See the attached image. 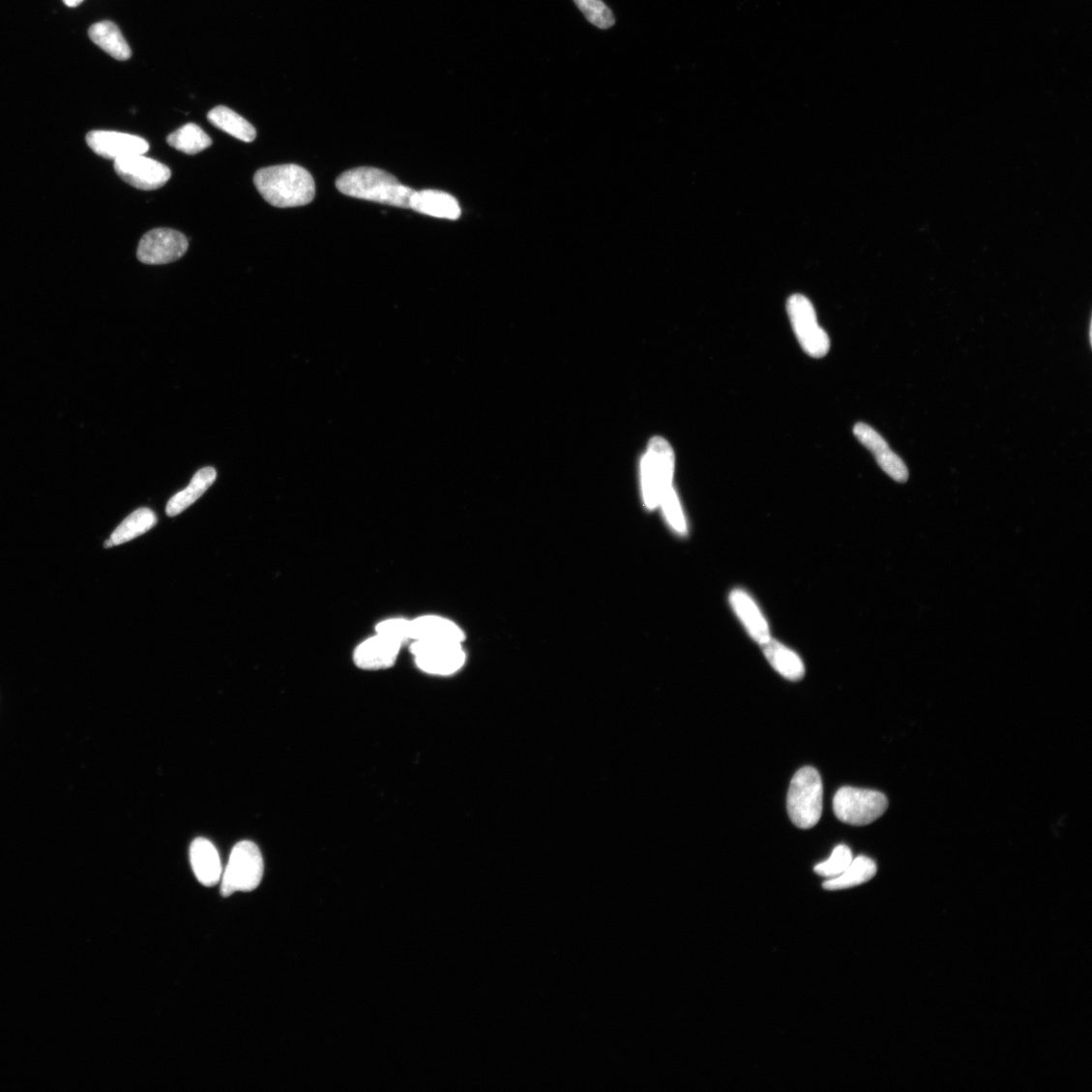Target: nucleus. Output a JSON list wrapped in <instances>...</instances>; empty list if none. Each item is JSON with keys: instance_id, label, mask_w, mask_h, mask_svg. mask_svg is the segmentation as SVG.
<instances>
[{"instance_id": "bb28decb", "label": "nucleus", "mask_w": 1092, "mask_h": 1092, "mask_svg": "<svg viewBox=\"0 0 1092 1092\" xmlns=\"http://www.w3.org/2000/svg\"><path fill=\"white\" fill-rule=\"evenodd\" d=\"M660 503L663 504L664 515L668 522H670L677 532L685 534L687 531L686 522L680 502L672 486L664 489Z\"/></svg>"}, {"instance_id": "9b49d317", "label": "nucleus", "mask_w": 1092, "mask_h": 1092, "mask_svg": "<svg viewBox=\"0 0 1092 1092\" xmlns=\"http://www.w3.org/2000/svg\"><path fill=\"white\" fill-rule=\"evenodd\" d=\"M86 142L102 158L114 162L149 151V143L145 139L119 132L93 131L88 133Z\"/></svg>"}, {"instance_id": "f257e3e1", "label": "nucleus", "mask_w": 1092, "mask_h": 1092, "mask_svg": "<svg viewBox=\"0 0 1092 1092\" xmlns=\"http://www.w3.org/2000/svg\"><path fill=\"white\" fill-rule=\"evenodd\" d=\"M253 183L270 205L296 208L309 205L316 194L313 176L296 164H284L258 170Z\"/></svg>"}, {"instance_id": "c85d7f7f", "label": "nucleus", "mask_w": 1092, "mask_h": 1092, "mask_svg": "<svg viewBox=\"0 0 1092 1092\" xmlns=\"http://www.w3.org/2000/svg\"><path fill=\"white\" fill-rule=\"evenodd\" d=\"M854 434L856 438L864 445V447L874 455L881 451L889 449L888 443L885 439L871 427L865 425V423H857L854 428Z\"/></svg>"}, {"instance_id": "5701e85b", "label": "nucleus", "mask_w": 1092, "mask_h": 1092, "mask_svg": "<svg viewBox=\"0 0 1092 1092\" xmlns=\"http://www.w3.org/2000/svg\"><path fill=\"white\" fill-rule=\"evenodd\" d=\"M167 143L178 151L194 155L211 147L213 141L202 128L190 123L170 133Z\"/></svg>"}, {"instance_id": "c756f323", "label": "nucleus", "mask_w": 1092, "mask_h": 1092, "mask_svg": "<svg viewBox=\"0 0 1092 1092\" xmlns=\"http://www.w3.org/2000/svg\"><path fill=\"white\" fill-rule=\"evenodd\" d=\"M64 4L70 8H76L80 6L84 0H63Z\"/></svg>"}, {"instance_id": "1a4fd4ad", "label": "nucleus", "mask_w": 1092, "mask_h": 1092, "mask_svg": "<svg viewBox=\"0 0 1092 1092\" xmlns=\"http://www.w3.org/2000/svg\"><path fill=\"white\" fill-rule=\"evenodd\" d=\"M189 250L187 237L176 230L160 228L146 233L138 247V259L149 265H160L181 259Z\"/></svg>"}, {"instance_id": "4468645a", "label": "nucleus", "mask_w": 1092, "mask_h": 1092, "mask_svg": "<svg viewBox=\"0 0 1092 1092\" xmlns=\"http://www.w3.org/2000/svg\"><path fill=\"white\" fill-rule=\"evenodd\" d=\"M190 856L193 873L199 883L211 887L221 881V864L212 841L205 838L195 839L191 845Z\"/></svg>"}, {"instance_id": "f8f14e48", "label": "nucleus", "mask_w": 1092, "mask_h": 1092, "mask_svg": "<svg viewBox=\"0 0 1092 1092\" xmlns=\"http://www.w3.org/2000/svg\"><path fill=\"white\" fill-rule=\"evenodd\" d=\"M400 649L402 645L375 634L356 646L353 662L365 671L387 670L396 664Z\"/></svg>"}, {"instance_id": "aec40b11", "label": "nucleus", "mask_w": 1092, "mask_h": 1092, "mask_svg": "<svg viewBox=\"0 0 1092 1092\" xmlns=\"http://www.w3.org/2000/svg\"><path fill=\"white\" fill-rule=\"evenodd\" d=\"M158 522L154 512L148 508H141L128 516L111 534L104 547L109 548L137 539L142 534L153 528Z\"/></svg>"}, {"instance_id": "6e6552de", "label": "nucleus", "mask_w": 1092, "mask_h": 1092, "mask_svg": "<svg viewBox=\"0 0 1092 1092\" xmlns=\"http://www.w3.org/2000/svg\"><path fill=\"white\" fill-rule=\"evenodd\" d=\"M410 651L419 670L434 676L454 675L466 660L460 643L412 641Z\"/></svg>"}, {"instance_id": "6ab92c4d", "label": "nucleus", "mask_w": 1092, "mask_h": 1092, "mask_svg": "<svg viewBox=\"0 0 1092 1092\" xmlns=\"http://www.w3.org/2000/svg\"><path fill=\"white\" fill-rule=\"evenodd\" d=\"M762 646L767 660L780 675L790 681H799L805 677L804 663L786 646L771 638Z\"/></svg>"}, {"instance_id": "4be33fe9", "label": "nucleus", "mask_w": 1092, "mask_h": 1092, "mask_svg": "<svg viewBox=\"0 0 1092 1092\" xmlns=\"http://www.w3.org/2000/svg\"><path fill=\"white\" fill-rule=\"evenodd\" d=\"M877 873L876 863L866 856L854 858L851 865L840 876L828 879L822 884L827 890H841L859 886L875 877Z\"/></svg>"}, {"instance_id": "a211bd4d", "label": "nucleus", "mask_w": 1092, "mask_h": 1092, "mask_svg": "<svg viewBox=\"0 0 1092 1092\" xmlns=\"http://www.w3.org/2000/svg\"><path fill=\"white\" fill-rule=\"evenodd\" d=\"M216 478L217 473L213 467H205V469L199 470L193 476L189 487L169 500L166 506L167 516L175 517L181 515L183 511L187 510L208 491L209 487H211L216 481Z\"/></svg>"}, {"instance_id": "2eb2a0df", "label": "nucleus", "mask_w": 1092, "mask_h": 1092, "mask_svg": "<svg viewBox=\"0 0 1092 1092\" xmlns=\"http://www.w3.org/2000/svg\"><path fill=\"white\" fill-rule=\"evenodd\" d=\"M410 209L439 219L457 220L461 216V209L455 196L433 190L415 192L410 199Z\"/></svg>"}, {"instance_id": "9d476101", "label": "nucleus", "mask_w": 1092, "mask_h": 1092, "mask_svg": "<svg viewBox=\"0 0 1092 1092\" xmlns=\"http://www.w3.org/2000/svg\"><path fill=\"white\" fill-rule=\"evenodd\" d=\"M115 170L122 180L142 191L159 190L170 180V169L162 162L133 155L115 162Z\"/></svg>"}, {"instance_id": "cd10ccee", "label": "nucleus", "mask_w": 1092, "mask_h": 1092, "mask_svg": "<svg viewBox=\"0 0 1092 1092\" xmlns=\"http://www.w3.org/2000/svg\"><path fill=\"white\" fill-rule=\"evenodd\" d=\"M881 470L899 483L908 480V470L902 459L890 449L874 455Z\"/></svg>"}, {"instance_id": "b1692460", "label": "nucleus", "mask_w": 1092, "mask_h": 1092, "mask_svg": "<svg viewBox=\"0 0 1092 1092\" xmlns=\"http://www.w3.org/2000/svg\"><path fill=\"white\" fill-rule=\"evenodd\" d=\"M853 859V853L849 846L839 844L827 861L819 863L814 867V872L828 879L836 878L848 869Z\"/></svg>"}, {"instance_id": "ddd939ff", "label": "nucleus", "mask_w": 1092, "mask_h": 1092, "mask_svg": "<svg viewBox=\"0 0 1092 1092\" xmlns=\"http://www.w3.org/2000/svg\"><path fill=\"white\" fill-rule=\"evenodd\" d=\"M412 641L462 643L463 631L456 622L438 615H422L411 620Z\"/></svg>"}, {"instance_id": "39448f33", "label": "nucleus", "mask_w": 1092, "mask_h": 1092, "mask_svg": "<svg viewBox=\"0 0 1092 1092\" xmlns=\"http://www.w3.org/2000/svg\"><path fill=\"white\" fill-rule=\"evenodd\" d=\"M674 465L675 455L670 443L654 437L641 465L643 497L650 509L660 503L664 489L672 486Z\"/></svg>"}, {"instance_id": "0eeeda50", "label": "nucleus", "mask_w": 1092, "mask_h": 1092, "mask_svg": "<svg viewBox=\"0 0 1092 1092\" xmlns=\"http://www.w3.org/2000/svg\"><path fill=\"white\" fill-rule=\"evenodd\" d=\"M787 313L801 348L813 359L826 356L831 340L817 322L812 303L805 296L793 295L787 301Z\"/></svg>"}, {"instance_id": "423d86ee", "label": "nucleus", "mask_w": 1092, "mask_h": 1092, "mask_svg": "<svg viewBox=\"0 0 1092 1092\" xmlns=\"http://www.w3.org/2000/svg\"><path fill=\"white\" fill-rule=\"evenodd\" d=\"M887 797L875 790L841 787L835 795L836 816L851 826H868L881 817L888 809Z\"/></svg>"}, {"instance_id": "393cba45", "label": "nucleus", "mask_w": 1092, "mask_h": 1092, "mask_svg": "<svg viewBox=\"0 0 1092 1092\" xmlns=\"http://www.w3.org/2000/svg\"><path fill=\"white\" fill-rule=\"evenodd\" d=\"M592 25L607 30L615 25V17L610 9L602 0H574Z\"/></svg>"}, {"instance_id": "dca6fc26", "label": "nucleus", "mask_w": 1092, "mask_h": 1092, "mask_svg": "<svg viewBox=\"0 0 1092 1092\" xmlns=\"http://www.w3.org/2000/svg\"><path fill=\"white\" fill-rule=\"evenodd\" d=\"M730 604L755 641L763 644L771 638L765 618L746 592L742 590L731 592Z\"/></svg>"}, {"instance_id": "a878e982", "label": "nucleus", "mask_w": 1092, "mask_h": 1092, "mask_svg": "<svg viewBox=\"0 0 1092 1092\" xmlns=\"http://www.w3.org/2000/svg\"><path fill=\"white\" fill-rule=\"evenodd\" d=\"M375 634L403 646L412 641L411 620L402 617L388 618L376 624Z\"/></svg>"}, {"instance_id": "f3484780", "label": "nucleus", "mask_w": 1092, "mask_h": 1092, "mask_svg": "<svg viewBox=\"0 0 1092 1092\" xmlns=\"http://www.w3.org/2000/svg\"><path fill=\"white\" fill-rule=\"evenodd\" d=\"M89 38L109 56L126 61L132 51L119 27L110 20L97 22L88 31Z\"/></svg>"}, {"instance_id": "20e7f679", "label": "nucleus", "mask_w": 1092, "mask_h": 1092, "mask_svg": "<svg viewBox=\"0 0 1092 1092\" xmlns=\"http://www.w3.org/2000/svg\"><path fill=\"white\" fill-rule=\"evenodd\" d=\"M264 864L258 846L250 841L238 842L230 855L226 871L221 878V894L228 898L236 893H251L263 877Z\"/></svg>"}, {"instance_id": "412c9836", "label": "nucleus", "mask_w": 1092, "mask_h": 1092, "mask_svg": "<svg viewBox=\"0 0 1092 1092\" xmlns=\"http://www.w3.org/2000/svg\"><path fill=\"white\" fill-rule=\"evenodd\" d=\"M208 120L219 130L243 142L251 143L256 138L255 128L227 106L219 105L213 108L208 114Z\"/></svg>"}, {"instance_id": "f03ea898", "label": "nucleus", "mask_w": 1092, "mask_h": 1092, "mask_svg": "<svg viewBox=\"0 0 1092 1092\" xmlns=\"http://www.w3.org/2000/svg\"><path fill=\"white\" fill-rule=\"evenodd\" d=\"M337 188L351 197L403 209H410V199L415 192L400 184L394 175L372 167L344 172L338 178Z\"/></svg>"}, {"instance_id": "7ed1b4c3", "label": "nucleus", "mask_w": 1092, "mask_h": 1092, "mask_svg": "<svg viewBox=\"0 0 1092 1092\" xmlns=\"http://www.w3.org/2000/svg\"><path fill=\"white\" fill-rule=\"evenodd\" d=\"M823 786L818 771L805 767L791 780L787 811L791 821L802 830L816 826L822 814Z\"/></svg>"}]
</instances>
